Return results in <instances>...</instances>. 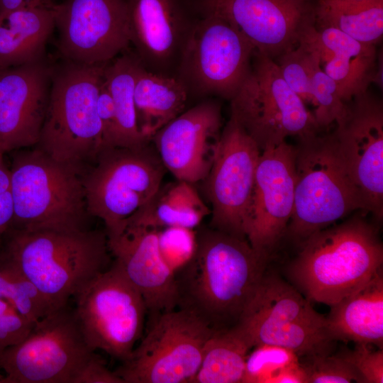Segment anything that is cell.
<instances>
[{
  "instance_id": "1",
  "label": "cell",
  "mask_w": 383,
  "mask_h": 383,
  "mask_svg": "<svg viewBox=\"0 0 383 383\" xmlns=\"http://www.w3.org/2000/svg\"><path fill=\"white\" fill-rule=\"evenodd\" d=\"M269 259L246 238L213 228L196 233L192 258L175 272L179 309L212 329L235 326L267 270Z\"/></svg>"
},
{
  "instance_id": "2",
  "label": "cell",
  "mask_w": 383,
  "mask_h": 383,
  "mask_svg": "<svg viewBox=\"0 0 383 383\" xmlns=\"http://www.w3.org/2000/svg\"><path fill=\"white\" fill-rule=\"evenodd\" d=\"M298 247L287 274L311 302L331 306L382 269L379 230L362 214L314 233Z\"/></svg>"
},
{
  "instance_id": "3",
  "label": "cell",
  "mask_w": 383,
  "mask_h": 383,
  "mask_svg": "<svg viewBox=\"0 0 383 383\" xmlns=\"http://www.w3.org/2000/svg\"><path fill=\"white\" fill-rule=\"evenodd\" d=\"M3 250L9 260L55 306L106 270L109 249L106 233L10 230Z\"/></svg>"
},
{
  "instance_id": "4",
  "label": "cell",
  "mask_w": 383,
  "mask_h": 383,
  "mask_svg": "<svg viewBox=\"0 0 383 383\" xmlns=\"http://www.w3.org/2000/svg\"><path fill=\"white\" fill-rule=\"evenodd\" d=\"M107 63L65 60L53 66L38 148L54 160L80 170L84 163L95 161L102 149L97 98Z\"/></svg>"
},
{
  "instance_id": "5",
  "label": "cell",
  "mask_w": 383,
  "mask_h": 383,
  "mask_svg": "<svg viewBox=\"0 0 383 383\" xmlns=\"http://www.w3.org/2000/svg\"><path fill=\"white\" fill-rule=\"evenodd\" d=\"M293 211L285 235L297 246L354 211L365 213L333 133L299 140Z\"/></svg>"
},
{
  "instance_id": "6",
  "label": "cell",
  "mask_w": 383,
  "mask_h": 383,
  "mask_svg": "<svg viewBox=\"0 0 383 383\" xmlns=\"http://www.w3.org/2000/svg\"><path fill=\"white\" fill-rule=\"evenodd\" d=\"M9 170L14 210L11 230L85 229L89 213L80 170L38 148L16 152Z\"/></svg>"
},
{
  "instance_id": "7",
  "label": "cell",
  "mask_w": 383,
  "mask_h": 383,
  "mask_svg": "<svg viewBox=\"0 0 383 383\" xmlns=\"http://www.w3.org/2000/svg\"><path fill=\"white\" fill-rule=\"evenodd\" d=\"M233 116L261 150L321 131L309 109L284 81L275 62L255 51L250 71L231 100Z\"/></svg>"
},
{
  "instance_id": "8",
  "label": "cell",
  "mask_w": 383,
  "mask_h": 383,
  "mask_svg": "<svg viewBox=\"0 0 383 383\" xmlns=\"http://www.w3.org/2000/svg\"><path fill=\"white\" fill-rule=\"evenodd\" d=\"M214 331L185 309L150 313L146 335L114 372L124 383H192Z\"/></svg>"
},
{
  "instance_id": "9",
  "label": "cell",
  "mask_w": 383,
  "mask_h": 383,
  "mask_svg": "<svg viewBox=\"0 0 383 383\" xmlns=\"http://www.w3.org/2000/svg\"><path fill=\"white\" fill-rule=\"evenodd\" d=\"M74 297V313L89 347L122 362L128 360L142 336L148 311L141 294L121 266L114 261Z\"/></svg>"
},
{
  "instance_id": "10",
  "label": "cell",
  "mask_w": 383,
  "mask_h": 383,
  "mask_svg": "<svg viewBox=\"0 0 383 383\" xmlns=\"http://www.w3.org/2000/svg\"><path fill=\"white\" fill-rule=\"evenodd\" d=\"M82 183L89 214L111 228L146 204L158 191L166 169L149 143L114 147L99 153Z\"/></svg>"
},
{
  "instance_id": "11",
  "label": "cell",
  "mask_w": 383,
  "mask_h": 383,
  "mask_svg": "<svg viewBox=\"0 0 383 383\" xmlns=\"http://www.w3.org/2000/svg\"><path fill=\"white\" fill-rule=\"evenodd\" d=\"M94 352L67 304L37 322L22 341L0 352L4 383H74Z\"/></svg>"
},
{
  "instance_id": "12",
  "label": "cell",
  "mask_w": 383,
  "mask_h": 383,
  "mask_svg": "<svg viewBox=\"0 0 383 383\" xmlns=\"http://www.w3.org/2000/svg\"><path fill=\"white\" fill-rule=\"evenodd\" d=\"M255 51L248 39L228 21L205 13L194 23L177 76L189 95L231 101L250 71Z\"/></svg>"
},
{
  "instance_id": "13",
  "label": "cell",
  "mask_w": 383,
  "mask_h": 383,
  "mask_svg": "<svg viewBox=\"0 0 383 383\" xmlns=\"http://www.w3.org/2000/svg\"><path fill=\"white\" fill-rule=\"evenodd\" d=\"M260 153L255 141L231 115L204 179L212 206L211 228L246 238L245 228Z\"/></svg>"
},
{
  "instance_id": "14",
  "label": "cell",
  "mask_w": 383,
  "mask_h": 383,
  "mask_svg": "<svg viewBox=\"0 0 383 383\" xmlns=\"http://www.w3.org/2000/svg\"><path fill=\"white\" fill-rule=\"evenodd\" d=\"M52 8L65 60L104 64L130 44L127 0H63Z\"/></svg>"
},
{
  "instance_id": "15",
  "label": "cell",
  "mask_w": 383,
  "mask_h": 383,
  "mask_svg": "<svg viewBox=\"0 0 383 383\" xmlns=\"http://www.w3.org/2000/svg\"><path fill=\"white\" fill-rule=\"evenodd\" d=\"M333 134L365 213L383 217V106L369 90L347 103Z\"/></svg>"
},
{
  "instance_id": "16",
  "label": "cell",
  "mask_w": 383,
  "mask_h": 383,
  "mask_svg": "<svg viewBox=\"0 0 383 383\" xmlns=\"http://www.w3.org/2000/svg\"><path fill=\"white\" fill-rule=\"evenodd\" d=\"M296 147L287 141L262 150L257 166L245 233L253 250L269 259L291 218Z\"/></svg>"
},
{
  "instance_id": "17",
  "label": "cell",
  "mask_w": 383,
  "mask_h": 383,
  "mask_svg": "<svg viewBox=\"0 0 383 383\" xmlns=\"http://www.w3.org/2000/svg\"><path fill=\"white\" fill-rule=\"evenodd\" d=\"M205 13L232 24L255 50L274 60L298 45L314 23L313 4L308 0H201Z\"/></svg>"
},
{
  "instance_id": "18",
  "label": "cell",
  "mask_w": 383,
  "mask_h": 383,
  "mask_svg": "<svg viewBox=\"0 0 383 383\" xmlns=\"http://www.w3.org/2000/svg\"><path fill=\"white\" fill-rule=\"evenodd\" d=\"M221 106L213 99L184 111L151 139L166 170L190 184L209 173L222 131Z\"/></svg>"
},
{
  "instance_id": "19",
  "label": "cell",
  "mask_w": 383,
  "mask_h": 383,
  "mask_svg": "<svg viewBox=\"0 0 383 383\" xmlns=\"http://www.w3.org/2000/svg\"><path fill=\"white\" fill-rule=\"evenodd\" d=\"M53 65L45 58L0 71V151L37 145L48 105Z\"/></svg>"
},
{
  "instance_id": "20",
  "label": "cell",
  "mask_w": 383,
  "mask_h": 383,
  "mask_svg": "<svg viewBox=\"0 0 383 383\" xmlns=\"http://www.w3.org/2000/svg\"><path fill=\"white\" fill-rule=\"evenodd\" d=\"M158 231L123 220L106 232L114 261L141 294L150 313L174 310L178 301L174 273L159 250Z\"/></svg>"
},
{
  "instance_id": "21",
  "label": "cell",
  "mask_w": 383,
  "mask_h": 383,
  "mask_svg": "<svg viewBox=\"0 0 383 383\" xmlns=\"http://www.w3.org/2000/svg\"><path fill=\"white\" fill-rule=\"evenodd\" d=\"M130 43L148 70L177 75L194 22L178 0H127Z\"/></svg>"
},
{
  "instance_id": "22",
  "label": "cell",
  "mask_w": 383,
  "mask_h": 383,
  "mask_svg": "<svg viewBox=\"0 0 383 383\" xmlns=\"http://www.w3.org/2000/svg\"><path fill=\"white\" fill-rule=\"evenodd\" d=\"M316 29L321 65L336 84L343 101L348 102L367 91L377 76L376 45L357 41L334 28Z\"/></svg>"
},
{
  "instance_id": "23",
  "label": "cell",
  "mask_w": 383,
  "mask_h": 383,
  "mask_svg": "<svg viewBox=\"0 0 383 383\" xmlns=\"http://www.w3.org/2000/svg\"><path fill=\"white\" fill-rule=\"evenodd\" d=\"M330 307L326 329L332 340L383 348L382 269L361 288Z\"/></svg>"
},
{
  "instance_id": "24",
  "label": "cell",
  "mask_w": 383,
  "mask_h": 383,
  "mask_svg": "<svg viewBox=\"0 0 383 383\" xmlns=\"http://www.w3.org/2000/svg\"><path fill=\"white\" fill-rule=\"evenodd\" d=\"M53 4L23 6L0 19V71L45 57L55 28Z\"/></svg>"
},
{
  "instance_id": "25",
  "label": "cell",
  "mask_w": 383,
  "mask_h": 383,
  "mask_svg": "<svg viewBox=\"0 0 383 383\" xmlns=\"http://www.w3.org/2000/svg\"><path fill=\"white\" fill-rule=\"evenodd\" d=\"M189 96L177 75L155 73L140 64L134 87V104L141 135L151 141L159 130L184 111Z\"/></svg>"
},
{
  "instance_id": "26",
  "label": "cell",
  "mask_w": 383,
  "mask_h": 383,
  "mask_svg": "<svg viewBox=\"0 0 383 383\" xmlns=\"http://www.w3.org/2000/svg\"><path fill=\"white\" fill-rule=\"evenodd\" d=\"M233 327L251 348L261 344L272 345L306 359L332 354L335 343L326 326L304 322L243 318Z\"/></svg>"
},
{
  "instance_id": "27",
  "label": "cell",
  "mask_w": 383,
  "mask_h": 383,
  "mask_svg": "<svg viewBox=\"0 0 383 383\" xmlns=\"http://www.w3.org/2000/svg\"><path fill=\"white\" fill-rule=\"evenodd\" d=\"M209 214L211 210L192 184L178 180L160 186L146 204L125 220L157 230L168 227L194 229Z\"/></svg>"
},
{
  "instance_id": "28",
  "label": "cell",
  "mask_w": 383,
  "mask_h": 383,
  "mask_svg": "<svg viewBox=\"0 0 383 383\" xmlns=\"http://www.w3.org/2000/svg\"><path fill=\"white\" fill-rule=\"evenodd\" d=\"M243 318L304 322L326 326V316L318 313L311 302L294 285L277 275L267 273V270L240 317Z\"/></svg>"
},
{
  "instance_id": "29",
  "label": "cell",
  "mask_w": 383,
  "mask_h": 383,
  "mask_svg": "<svg viewBox=\"0 0 383 383\" xmlns=\"http://www.w3.org/2000/svg\"><path fill=\"white\" fill-rule=\"evenodd\" d=\"M316 28H331L364 43L383 35V0H318L313 5Z\"/></svg>"
},
{
  "instance_id": "30",
  "label": "cell",
  "mask_w": 383,
  "mask_h": 383,
  "mask_svg": "<svg viewBox=\"0 0 383 383\" xmlns=\"http://www.w3.org/2000/svg\"><path fill=\"white\" fill-rule=\"evenodd\" d=\"M140 64L135 54L124 53L108 62L105 68V83L117 120L116 147L137 148L151 142L141 135L136 121L134 87Z\"/></svg>"
},
{
  "instance_id": "31",
  "label": "cell",
  "mask_w": 383,
  "mask_h": 383,
  "mask_svg": "<svg viewBox=\"0 0 383 383\" xmlns=\"http://www.w3.org/2000/svg\"><path fill=\"white\" fill-rule=\"evenodd\" d=\"M250 349L235 327L214 331L192 383H242Z\"/></svg>"
},
{
  "instance_id": "32",
  "label": "cell",
  "mask_w": 383,
  "mask_h": 383,
  "mask_svg": "<svg viewBox=\"0 0 383 383\" xmlns=\"http://www.w3.org/2000/svg\"><path fill=\"white\" fill-rule=\"evenodd\" d=\"M0 299L35 324L57 309L0 252Z\"/></svg>"
},
{
  "instance_id": "33",
  "label": "cell",
  "mask_w": 383,
  "mask_h": 383,
  "mask_svg": "<svg viewBox=\"0 0 383 383\" xmlns=\"http://www.w3.org/2000/svg\"><path fill=\"white\" fill-rule=\"evenodd\" d=\"M311 51V113L321 131L341 118L347 103L343 101L335 82L325 72L311 38L305 33L301 38Z\"/></svg>"
},
{
  "instance_id": "34",
  "label": "cell",
  "mask_w": 383,
  "mask_h": 383,
  "mask_svg": "<svg viewBox=\"0 0 383 383\" xmlns=\"http://www.w3.org/2000/svg\"><path fill=\"white\" fill-rule=\"evenodd\" d=\"M273 60L286 83L311 111V51L307 43L301 39L297 46Z\"/></svg>"
},
{
  "instance_id": "35",
  "label": "cell",
  "mask_w": 383,
  "mask_h": 383,
  "mask_svg": "<svg viewBox=\"0 0 383 383\" xmlns=\"http://www.w3.org/2000/svg\"><path fill=\"white\" fill-rule=\"evenodd\" d=\"M248 355L242 383H267L278 371L299 363V356L293 351L267 344L254 347Z\"/></svg>"
},
{
  "instance_id": "36",
  "label": "cell",
  "mask_w": 383,
  "mask_h": 383,
  "mask_svg": "<svg viewBox=\"0 0 383 383\" xmlns=\"http://www.w3.org/2000/svg\"><path fill=\"white\" fill-rule=\"evenodd\" d=\"M194 229L168 227L158 231L160 255L175 274L192 258L196 248V234Z\"/></svg>"
},
{
  "instance_id": "37",
  "label": "cell",
  "mask_w": 383,
  "mask_h": 383,
  "mask_svg": "<svg viewBox=\"0 0 383 383\" xmlns=\"http://www.w3.org/2000/svg\"><path fill=\"white\" fill-rule=\"evenodd\" d=\"M306 360V364H301L306 383H364L359 372L337 353Z\"/></svg>"
},
{
  "instance_id": "38",
  "label": "cell",
  "mask_w": 383,
  "mask_h": 383,
  "mask_svg": "<svg viewBox=\"0 0 383 383\" xmlns=\"http://www.w3.org/2000/svg\"><path fill=\"white\" fill-rule=\"evenodd\" d=\"M370 345L355 343L353 350L343 348L337 354L359 372L364 383H382L383 350H373Z\"/></svg>"
},
{
  "instance_id": "39",
  "label": "cell",
  "mask_w": 383,
  "mask_h": 383,
  "mask_svg": "<svg viewBox=\"0 0 383 383\" xmlns=\"http://www.w3.org/2000/svg\"><path fill=\"white\" fill-rule=\"evenodd\" d=\"M34 325L0 299V352L22 341Z\"/></svg>"
},
{
  "instance_id": "40",
  "label": "cell",
  "mask_w": 383,
  "mask_h": 383,
  "mask_svg": "<svg viewBox=\"0 0 383 383\" xmlns=\"http://www.w3.org/2000/svg\"><path fill=\"white\" fill-rule=\"evenodd\" d=\"M97 113L101 126V150L116 147L118 132L117 120L113 101L105 83V77L98 94Z\"/></svg>"
},
{
  "instance_id": "41",
  "label": "cell",
  "mask_w": 383,
  "mask_h": 383,
  "mask_svg": "<svg viewBox=\"0 0 383 383\" xmlns=\"http://www.w3.org/2000/svg\"><path fill=\"white\" fill-rule=\"evenodd\" d=\"M4 155L0 151V244L12 227L14 215L10 170Z\"/></svg>"
},
{
  "instance_id": "42",
  "label": "cell",
  "mask_w": 383,
  "mask_h": 383,
  "mask_svg": "<svg viewBox=\"0 0 383 383\" xmlns=\"http://www.w3.org/2000/svg\"><path fill=\"white\" fill-rule=\"evenodd\" d=\"M74 383H124L113 371L109 370L96 353L77 376Z\"/></svg>"
},
{
  "instance_id": "43",
  "label": "cell",
  "mask_w": 383,
  "mask_h": 383,
  "mask_svg": "<svg viewBox=\"0 0 383 383\" xmlns=\"http://www.w3.org/2000/svg\"><path fill=\"white\" fill-rule=\"evenodd\" d=\"M267 383H306V374L302 365L299 362L282 368Z\"/></svg>"
},
{
  "instance_id": "44",
  "label": "cell",
  "mask_w": 383,
  "mask_h": 383,
  "mask_svg": "<svg viewBox=\"0 0 383 383\" xmlns=\"http://www.w3.org/2000/svg\"><path fill=\"white\" fill-rule=\"evenodd\" d=\"M52 4V0H0V19L9 12L23 6Z\"/></svg>"
},
{
  "instance_id": "45",
  "label": "cell",
  "mask_w": 383,
  "mask_h": 383,
  "mask_svg": "<svg viewBox=\"0 0 383 383\" xmlns=\"http://www.w3.org/2000/svg\"><path fill=\"white\" fill-rule=\"evenodd\" d=\"M4 374H0V383H4Z\"/></svg>"
},
{
  "instance_id": "46",
  "label": "cell",
  "mask_w": 383,
  "mask_h": 383,
  "mask_svg": "<svg viewBox=\"0 0 383 383\" xmlns=\"http://www.w3.org/2000/svg\"><path fill=\"white\" fill-rule=\"evenodd\" d=\"M308 1H311L312 0H308Z\"/></svg>"
}]
</instances>
